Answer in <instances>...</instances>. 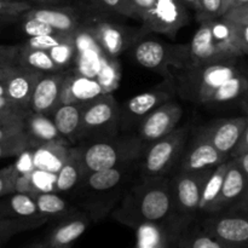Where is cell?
<instances>
[{
	"instance_id": "cell-21",
	"label": "cell",
	"mask_w": 248,
	"mask_h": 248,
	"mask_svg": "<svg viewBox=\"0 0 248 248\" xmlns=\"http://www.w3.org/2000/svg\"><path fill=\"white\" fill-rule=\"evenodd\" d=\"M106 94L96 78H89L75 72H67L61 89V103H86Z\"/></svg>"
},
{
	"instance_id": "cell-51",
	"label": "cell",
	"mask_w": 248,
	"mask_h": 248,
	"mask_svg": "<svg viewBox=\"0 0 248 248\" xmlns=\"http://www.w3.org/2000/svg\"><path fill=\"white\" fill-rule=\"evenodd\" d=\"M31 110H26V109L21 108L10 101L7 97H0V113H17V114H28Z\"/></svg>"
},
{
	"instance_id": "cell-39",
	"label": "cell",
	"mask_w": 248,
	"mask_h": 248,
	"mask_svg": "<svg viewBox=\"0 0 248 248\" xmlns=\"http://www.w3.org/2000/svg\"><path fill=\"white\" fill-rule=\"evenodd\" d=\"M70 35H73V34L53 33V34H47V35L29 36L28 40L24 41V43L22 44V46H26V47H29V48H36V50L48 51L51 47L58 45V44L62 43L63 40L69 38Z\"/></svg>"
},
{
	"instance_id": "cell-48",
	"label": "cell",
	"mask_w": 248,
	"mask_h": 248,
	"mask_svg": "<svg viewBox=\"0 0 248 248\" xmlns=\"http://www.w3.org/2000/svg\"><path fill=\"white\" fill-rule=\"evenodd\" d=\"M24 130V119L23 120H15L10 123L0 124V140L9 136L15 135L17 132H21Z\"/></svg>"
},
{
	"instance_id": "cell-60",
	"label": "cell",
	"mask_w": 248,
	"mask_h": 248,
	"mask_svg": "<svg viewBox=\"0 0 248 248\" xmlns=\"http://www.w3.org/2000/svg\"><path fill=\"white\" fill-rule=\"evenodd\" d=\"M247 2H248V0H232V6H230V9H232V7L241 6V5L247 4Z\"/></svg>"
},
{
	"instance_id": "cell-34",
	"label": "cell",
	"mask_w": 248,
	"mask_h": 248,
	"mask_svg": "<svg viewBox=\"0 0 248 248\" xmlns=\"http://www.w3.org/2000/svg\"><path fill=\"white\" fill-rule=\"evenodd\" d=\"M51 60L53 61L58 69L62 72H67L72 65H74L75 60V44L74 34L63 40L58 45L53 46L47 51Z\"/></svg>"
},
{
	"instance_id": "cell-62",
	"label": "cell",
	"mask_w": 248,
	"mask_h": 248,
	"mask_svg": "<svg viewBox=\"0 0 248 248\" xmlns=\"http://www.w3.org/2000/svg\"><path fill=\"white\" fill-rule=\"evenodd\" d=\"M0 97H6V93H5L4 82H0Z\"/></svg>"
},
{
	"instance_id": "cell-16",
	"label": "cell",
	"mask_w": 248,
	"mask_h": 248,
	"mask_svg": "<svg viewBox=\"0 0 248 248\" xmlns=\"http://www.w3.org/2000/svg\"><path fill=\"white\" fill-rule=\"evenodd\" d=\"M183 153L186 154L182 159L179 172H188V173L208 171L229 160V157L218 152L210 142L199 135L195 136L188 148H184Z\"/></svg>"
},
{
	"instance_id": "cell-40",
	"label": "cell",
	"mask_w": 248,
	"mask_h": 248,
	"mask_svg": "<svg viewBox=\"0 0 248 248\" xmlns=\"http://www.w3.org/2000/svg\"><path fill=\"white\" fill-rule=\"evenodd\" d=\"M17 56L18 46H0V82L5 81L12 70L18 65Z\"/></svg>"
},
{
	"instance_id": "cell-56",
	"label": "cell",
	"mask_w": 248,
	"mask_h": 248,
	"mask_svg": "<svg viewBox=\"0 0 248 248\" xmlns=\"http://www.w3.org/2000/svg\"><path fill=\"white\" fill-rule=\"evenodd\" d=\"M21 1L29 2L31 5L36 4L38 6H52V5L62 4L64 0H21ZM34 6V5H33Z\"/></svg>"
},
{
	"instance_id": "cell-19",
	"label": "cell",
	"mask_w": 248,
	"mask_h": 248,
	"mask_svg": "<svg viewBox=\"0 0 248 248\" xmlns=\"http://www.w3.org/2000/svg\"><path fill=\"white\" fill-rule=\"evenodd\" d=\"M43 73L17 65L4 82L6 97L26 110H31V99L34 87Z\"/></svg>"
},
{
	"instance_id": "cell-37",
	"label": "cell",
	"mask_w": 248,
	"mask_h": 248,
	"mask_svg": "<svg viewBox=\"0 0 248 248\" xmlns=\"http://www.w3.org/2000/svg\"><path fill=\"white\" fill-rule=\"evenodd\" d=\"M104 89L106 93H111L114 89L118 85L119 79H120V72H119V64L116 63L115 58L107 57L101 72L96 78Z\"/></svg>"
},
{
	"instance_id": "cell-27",
	"label": "cell",
	"mask_w": 248,
	"mask_h": 248,
	"mask_svg": "<svg viewBox=\"0 0 248 248\" xmlns=\"http://www.w3.org/2000/svg\"><path fill=\"white\" fill-rule=\"evenodd\" d=\"M84 167L80 159L79 149L72 148L70 155L67 161L63 164L60 171L57 172L56 178V193H68L82 181L84 177Z\"/></svg>"
},
{
	"instance_id": "cell-41",
	"label": "cell",
	"mask_w": 248,
	"mask_h": 248,
	"mask_svg": "<svg viewBox=\"0 0 248 248\" xmlns=\"http://www.w3.org/2000/svg\"><path fill=\"white\" fill-rule=\"evenodd\" d=\"M31 7L33 5L21 0H0V17L17 18Z\"/></svg>"
},
{
	"instance_id": "cell-13",
	"label": "cell",
	"mask_w": 248,
	"mask_h": 248,
	"mask_svg": "<svg viewBox=\"0 0 248 248\" xmlns=\"http://www.w3.org/2000/svg\"><path fill=\"white\" fill-rule=\"evenodd\" d=\"M74 70L78 74L97 78L108 56L103 52L96 38L85 24L74 33Z\"/></svg>"
},
{
	"instance_id": "cell-8",
	"label": "cell",
	"mask_w": 248,
	"mask_h": 248,
	"mask_svg": "<svg viewBox=\"0 0 248 248\" xmlns=\"http://www.w3.org/2000/svg\"><path fill=\"white\" fill-rule=\"evenodd\" d=\"M133 57L140 67L166 73L169 67L186 68V45L172 47L154 39H143L136 43Z\"/></svg>"
},
{
	"instance_id": "cell-30",
	"label": "cell",
	"mask_w": 248,
	"mask_h": 248,
	"mask_svg": "<svg viewBox=\"0 0 248 248\" xmlns=\"http://www.w3.org/2000/svg\"><path fill=\"white\" fill-rule=\"evenodd\" d=\"M17 63L22 67L31 68L41 73H56L62 72L51 60L50 55L45 50L29 48L26 46H18V56Z\"/></svg>"
},
{
	"instance_id": "cell-57",
	"label": "cell",
	"mask_w": 248,
	"mask_h": 248,
	"mask_svg": "<svg viewBox=\"0 0 248 248\" xmlns=\"http://www.w3.org/2000/svg\"><path fill=\"white\" fill-rule=\"evenodd\" d=\"M199 1H200V0H182V2H183L188 9L194 10L195 12L199 11Z\"/></svg>"
},
{
	"instance_id": "cell-22",
	"label": "cell",
	"mask_w": 248,
	"mask_h": 248,
	"mask_svg": "<svg viewBox=\"0 0 248 248\" xmlns=\"http://www.w3.org/2000/svg\"><path fill=\"white\" fill-rule=\"evenodd\" d=\"M90 222L91 219L85 213H72L62 218V220L53 228L45 244L48 248H70L86 232Z\"/></svg>"
},
{
	"instance_id": "cell-6",
	"label": "cell",
	"mask_w": 248,
	"mask_h": 248,
	"mask_svg": "<svg viewBox=\"0 0 248 248\" xmlns=\"http://www.w3.org/2000/svg\"><path fill=\"white\" fill-rule=\"evenodd\" d=\"M188 138V127L174 128L172 132L145 147L142 155L144 177H164L182 157Z\"/></svg>"
},
{
	"instance_id": "cell-15",
	"label": "cell",
	"mask_w": 248,
	"mask_h": 248,
	"mask_svg": "<svg viewBox=\"0 0 248 248\" xmlns=\"http://www.w3.org/2000/svg\"><path fill=\"white\" fill-rule=\"evenodd\" d=\"M170 97L171 94L166 90L155 89L128 99L123 108H120V128L130 130L135 126H138L148 114L152 113L165 102L170 101Z\"/></svg>"
},
{
	"instance_id": "cell-54",
	"label": "cell",
	"mask_w": 248,
	"mask_h": 248,
	"mask_svg": "<svg viewBox=\"0 0 248 248\" xmlns=\"http://www.w3.org/2000/svg\"><path fill=\"white\" fill-rule=\"evenodd\" d=\"M232 159L235 160V162L237 164V166L242 170V172L246 174L247 178H248V152L244 153V154L239 155V156H236V157H232Z\"/></svg>"
},
{
	"instance_id": "cell-42",
	"label": "cell",
	"mask_w": 248,
	"mask_h": 248,
	"mask_svg": "<svg viewBox=\"0 0 248 248\" xmlns=\"http://www.w3.org/2000/svg\"><path fill=\"white\" fill-rule=\"evenodd\" d=\"M22 17V31L24 34L28 36H40V35H47V34L60 33V31H55L51 26L44 23V22L39 21L36 18H31V17Z\"/></svg>"
},
{
	"instance_id": "cell-26",
	"label": "cell",
	"mask_w": 248,
	"mask_h": 248,
	"mask_svg": "<svg viewBox=\"0 0 248 248\" xmlns=\"http://www.w3.org/2000/svg\"><path fill=\"white\" fill-rule=\"evenodd\" d=\"M72 148L60 142H50L41 144L33 149L34 169L57 173L61 167L67 161Z\"/></svg>"
},
{
	"instance_id": "cell-25",
	"label": "cell",
	"mask_w": 248,
	"mask_h": 248,
	"mask_svg": "<svg viewBox=\"0 0 248 248\" xmlns=\"http://www.w3.org/2000/svg\"><path fill=\"white\" fill-rule=\"evenodd\" d=\"M82 104L84 103H61L50 115L60 135L69 144L78 142Z\"/></svg>"
},
{
	"instance_id": "cell-43",
	"label": "cell",
	"mask_w": 248,
	"mask_h": 248,
	"mask_svg": "<svg viewBox=\"0 0 248 248\" xmlns=\"http://www.w3.org/2000/svg\"><path fill=\"white\" fill-rule=\"evenodd\" d=\"M196 17L200 22L222 17V0H200Z\"/></svg>"
},
{
	"instance_id": "cell-63",
	"label": "cell",
	"mask_w": 248,
	"mask_h": 248,
	"mask_svg": "<svg viewBox=\"0 0 248 248\" xmlns=\"http://www.w3.org/2000/svg\"><path fill=\"white\" fill-rule=\"evenodd\" d=\"M246 73H247V75H248V64H247V68H246Z\"/></svg>"
},
{
	"instance_id": "cell-49",
	"label": "cell",
	"mask_w": 248,
	"mask_h": 248,
	"mask_svg": "<svg viewBox=\"0 0 248 248\" xmlns=\"http://www.w3.org/2000/svg\"><path fill=\"white\" fill-rule=\"evenodd\" d=\"M235 27H236V36L240 50L242 55L248 56V23H235Z\"/></svg>"
},
{
	"instance_id": "cell-18",
	"label": "cell",
	"mask_w": 248,
	"mask_h": 248,
	"mask_svg": "<svg viewBox=\"0 0 248 248\" xmlns=\"http://www.w3.org/2000/svg\"><path fill=\"white\" fill-rule=\"evenodd\" d=\"M248 186V178L246 174L242 172V170L237 166L234 159H230L228 161V169L225 172L224 181H223L220 193L218 195L217 200L211 207V215H218L229 210L234 203L240 200Z\"/></svg>"
},
{
	"instance_id": "cell-5",
	"label": "cell",
	"mask_w": 248,
	"mask_h": 248,
	"mask_svg": "<svg viewBox=\"0 0 248 248\" xmlns=\"http://www.w3.org/2000/svg\"><path fill=\"white\" fill-rule=\"evenodd\" d=\"M120 106L111 93L84 103L78 142L113 137L120 130Z\"/></svg>"
},
{
	"instance_id": "cell-31",
	"label": "cell",
	"mask_w": 248,
	"mask_h": 248,
	"mask_svg": "<svg viewBox=\"0 0 248 248\" xmlns=\"http://www.w3.org/2000/svg\"><path fill=\"white\" fill-rule=\"evenodd\" d=\"M125 172L126 167H114L97 172H89L84 174L81 182H84L85 186L93 191H107L121 183Z\"/></svg>"
},
{
	"instance_id": "cell-38",
	"label": "cell",
	"mask_w": 248,
	"mask_h": 248,
	"mask_svg": "<svg viewBox=\"0 0 248 248\" xmlns=\"http://www.w3.org/2000/svg\"><path fill=\"white\" fill-rule=\"evenodd\" d=\"M34 228L36 227L31 223L0 216V248L4 246V244H6L14 235L21 232H26V230L34 229Z\"/></svg>"
},
{
	"instance_id": "cell-32",
	"label": "cell",
	"mask_w": 248,
	"mask_h": 248,
	"mask_svg": "<svg viewBox=\"0 0 248 248\" xmlns=\"http://www.w3.org/2000/svg\"><path fill=\"white\" fill-rule=\"evenodd\" d=\"M38 207L39 213L46 219H57V218H64L72 215L67 201L58 195V193H40L34 196Z\"/></svg>"
},
{
	"instance_id": "cell-10",
	"label": "cell",
	"mask_w": 248,
	"mask_h": 248,
	"mask_svg": "<svg viewBox=\"0 0 248 248\" xmlns=\"http://www.w3.org/2000/svg\"><path fill=\"white\" fill-rule=\"evenodd\" d=\"M202 230L234 248H248V213L211 215L202 222Z\"/></svg>"
},
{
	"instance_id": "cell-44",
	"label": "cell",
	"mask_w": 248,
	"mask_h": 248,
	"mask_svg": "<svg viewBox=\"0 0 248 248\" xmlns=\"http://www.w3.org/2000/svg\"><path fill=\"white\" fill-rule=\"evenodd\" d=\"M16 176L17 172L14 164L0 170V198L15 193Z\"/></svg>"
},
{
	"instance_id": "cell-45",
	"label": "cell",
	"mask_w": 248,
	"mask_h": 248,
	"mask_svg": "<svg viewBox=\"0 0 248 248\" xmlns=\"http://www.w3.org/2000/svg\"><path fill=\"white\" fill-rule=\"evenodd\" d=\"M131 11V18L143 22L148 16L155 0H127Z\"/></svg>"
},
{
	"instance_id": "cell-36",
	"label": "cell",
	"mask_w": 248,
	"mask_h": 248,
	"mask_svg": "<svg viewBox=\"0 0 248 248\" xmlns=\"http://www.w3.org/2000/svg\"><path fill=\"white\" fill-rule=\"evenodd\" d=\"M56 178L57 173L34 169L31 173V196L40 193H56Z\"/></svg>"
},
{
	"instance_id": "cell-28",
	"label": "cell",
	"mask_w": 248,
	"mask_h": 248,
	"mask_svg": "<svg viewBox=\"0 0 248 248\" xmlns=\"http://www.w3.org/2000/svg\"><path fill=\"white\" fill-rule=\"evenodd\" d=\"M248 89V75L246 69L239 74L234 75L223 82L208 99L207 104H218V103H229V102L240 99Z\"/></svg>"
},
{
	"instance_id": "cell-3",
	"label": "cell",
	"mask_w": 248,
	"mask_h": 248,
	"mask_svg": "<svg viewBox=\"0 0 248 248\" xmlns=\"http://www.w3.org/2000/svg\"><path fill=\"white\" fill-rule=\"evenodd\" d=\"M147 145L138 136L132 137H108L87 140L80 145V159L85 173L114 167H126L140 159Z\"/></svg>"
},
{
	"instance_id": "cell-59",
	"label": "cell",
	"mask_w": 248,
	"mask_h": 248,
	"mask_svg": "<svg viewBox=\"0 0 248 248\" xmlns=\"http://www.w3.org/2000/svg\"><path fill=\"white\" fill-rule=\"evenodd\" d=\"M232 4V0H222V16L230 9Z\"/></svg>"
},
{
	"instance_id": "cell-50",
	"label": "cell",
	"mask_w": 248,
	"mask_h": 248,
	"mask_svg": "<svg viewBox=\"0 0 248 248\" xmlns=\"http://www.w3.org/2000/svg\"><path fill=\"white\" fill-rule=\"evenodd\" d=\"M247 120H246V125H245L244 131L241 133V137H240L239 142H237L236 147L234 148V150L230 154V157H236L239 155L244 154V153L248 152V116L246 115Z\"/></svg>"
},
{
	"instance_id": "cell-9",
	"label": "cell",
	"mask_w": 248,
	"mask_h": 248,
	"mask_svg": "<svg viewBox=\"0 0 248 248\" xmlns=\"http://www.w3.org/2000/svg\"><path fill=\"white\" fill-rule=\"evenodd\" d=\"M188 22V7L182 0H155L142 22V33H159L174 38Z\"/></svg>"
},
{
	"instance_id": "cell-1",
	"label": "cell",
	"mask_w": 248,
	"mask_h": 248,
	"mask_svg": "<svg viewBox=\"0 0 248 248\" xmlns=\"http://www.w3.org/2000/svg\"><path fill=\"white\" fill-rule=\"evenodd\" d=\"M127 196L115 218L124 224L138 228L144 224L160 225L174 220L172 184L165 177H145ZM177 225V224H176Z\"/></svg>"
},
{
	"instance_id": "cell-11",
	"label": "cell",
	"mask_w": 248,
	"mask_h": 248,
	"mask_svg": "<svg viewBox=\"0 0 248 248\" xmlns=\"http://www.w3.org/2000/svg\"><path fill=\"white\" fill-rule=\"evenodd\" d=\"M183 109L177 102H165L148 114L137 126L138 137L145 145L169 135L178 125Z\"/></svg>"
},
{
	"instance_id": "cell-12",
	"label": "cell",
	"mask_w": 248,
	"mask_h": 248,
	"mask_svg": "<svg viewBox=\"0 0 248 248\" xmlns=\"http://www.w3.org/2000/svg\"><path fill=\"white\" fill-rule=\"evenodd\" d=\"M85 26L93 34L103 52L110 58H116L123 51L140 40V34L113 22L93 18L86 22Z\"/></svg>"
},
{
	"instance_id": "cell-52",
	"label": "cell",
	"mask_w": 248,
	"mask_h": 248,
	"mask_svg": "<svg viewBox=\"0 0 248 248\" xmlns=\"http://www.w3.org/2000/svg\"><path fill=\"white\" fill-rule=\"evenodd\" d=\"M225 212L229 213H248V186L246 191L244 193V195L240 198V200L232 206L229 210H227Z\"/></svg>"
},
{
	"instance_id": "cell-20",
	"label": "cell",
	"mask_w": 248,
	"mask_h": 248,
	"mask_svg": "<svg viewBox=\"0 0 248 248\" xmlns=\"http://www.w3.org/2000/svg\"><path fill=\"white\" fill-rule=\"evenodd\" d=\"M22 16L39 19L60 33L74 34L82 26L79 15L73 7L61 6V5L33 6Z\"/></svg>"
},
{
	"instance_id": "cell-53",
	"label": "cell",
	"mask_w": 248,
	"mask_h": 248,
	"mask_svg": "<svg viewBox=\"0 0 248 248\" xmlns=\"http://www.w3.org/2000/svg\"><path fill=\"white\" fill-rule=\"evenodd\" d=\"M136 248H171V242L167 237H161V239L155 240V241L149 242V244L140 245Z\"/></svg>"
},
{
	"instance_id": "cell-4",
	"label": "cell",
	"mask_w": 248,
	"mask_h": 248,
	"mask_svg": "<svg viewBox=\"0 0 248 248\" xmlns=\"http://www.w3.org/2000/svg\"><path fill=\"white\" fill-rule=\"evenodd\" d=\"M237 60L186 67L177 78L181 96L199 104H207L211 94L227 80L244 72Z\"/></svg>"
},
{
	"instance_id": "cell-23",
	"label": "cell",
	"mask_w": 248,
	"mask_h": 248,
	"mask_svg": "<svg viewBox=\"0 0 248 248\" xmlns=\"http://www.w3.org/2000/svg\"><path fill=\"white\" fill-rule=\"evenodd\" d=\"M0 216L31 223L36 228L47 222V219L39 213L35 199L24 193H12L11 196L2 201L0 203Z\"/></svg>"
},
{
	"instance_id": "cell-47",
	"label": "cell",
	"mask_w": 248,
	"mask_h": 248,
	"mask_svg": "<svg viewBox=\"0 0 248 248\" xmlns=\"http://www.w3.org/2000/svg\"><path fill=\"white\" fill-rule=\"evenodd\" d=\"M223 17L235 22V23H248V2L241 6L228 10Z\"/></svg>"
},
{
	"instance_id": "cell-14",
	"label": "cell",
	"mask_w": 248,
	"mask_h": 248,
	"mask_svg": "<svg viewBox=\"0 0 248 248\" xmlns=\"http://www.w3.org/2000/svg\"><path fill=\"white\" fill-rule=\"evenodd\" d=\"M246 115L232 119H219L202 126L196 135L205 138L218 152L230 157L246 125Z\"/></svg>"
},
{
	"instance_id": "cell-58",
	"label": "cell",
	"mask_w": 248,
	"mask_h": 248,
	"mask_svg": "<svg viewBox=\"0 0 248 248\" xmlns=\"http://www.w3.org/2000/svg\"><path fill=\"white\" fill-rule=\"evenodd\" d=\"M240 104H241L242 109H244L245 114L248 116V89L246 90V92L244 93V96L240 98Z\"/></svg>"
},
{
	"instance_id": "cell-35",
	"label": "cell",
	"mask_w": 248,
	"mask_h": 248,
	"mask_svg": "<svg viewBox=\"0 0 248 248\" xmlns=\"http://www.w3.org/2000/svg\"><path fill=\"white\" fill-rule=\"evenodd\" d=\"M29 138L26 131H21L0 140V159L18 156L24 150L29 149Z\"/></svg>"
},
{
	"instance_id": "cell-55",
	"label": "cell",
	"mask_w": 248,
	"mask_h": 248,
	"mask_svg": "<svg viewBox=\"0 0 248 248\" xmlns=\"http://www.w3.org/2000/svg\"><path fill=\"white\" fill-rule=\"evenodd\" d=\"M27 114H17V113H0V124L10 123L15 120H23Z\"/></svg>"
},
{
	"instance_id": "cell-17",
	"label": "cell",
	"mask_w": 248,
	"mask_h": 248,
	"mask_svg": "<svg viewBox=\"0 0 248 248\" xmlns=\"http://www.w3.org/2000/svg\"><path fill=\"white\" fill-rule=\"evenodd\" d=\"M67 72L43 73L31 94V111L51 115L53 109L60 104L61 89Z\"/></svg>"
},
{
	"instance_id": "cell-29",
	"label": "cell",
	"mask_w": 248,
	"mask_h": 248,
	"mask_svg": "<svg viewBox=\"0 0 248 248\" xmlns=\"http://www.w3.org/2000/svg\"><path fill=\"white\" fill-rule=\"evenodd\" d=\"M228 161L229 160H227V161L222 162L217 167H215L212 170V172L210 173V176L207 177V179H206L205 184H203L202 195H201L199 213H205V215L210 213L211 207L216 202V200H217L218 195L220 193V188H222L225 172H227L228 169Z\"/></svg>"
},
{
	"instance_id": "cell-24",
	"label": "cell",
	"mask_w": 248,
	"mask_h": 248,
	"mask_svg": "<svg viewBox=\"0 0 248 248\" xmlns=\"http://www.w3.org/2000/svg\"><path fill=\"white\" fill-rule=\"evenodd\" d=\"M24 131L29 138L31 149L50 142H60L69 144L58 132L50 115L29 111L24 118Z\"/></svg>"
},
{
	"instance_id": "cell-33",
	"label": "cell",
	"mask_w": 248,
	"mask_h": 248,
	"mask_svg": "<svg viewBox=\"0 0 248 248\" xmlns=\"http://www.w3.org/2000/svg\"><path fill=\"white\" fill-rule=\"evenodd\" d=\"M177 245L179 248H234L202 229L184 234L181 232L177 237Z\"/></svg>"
},
{
	"instance_id": "cell-7",
	"label": "cell",
	"mask_w": 248,
	"mask_h": 248,
	"mask_svg": "<svg viewBox=\"0 0 248 248\" xmlns=\"http://www.w3.org/2000/svg\"><path fill=\"white\" fill-rule=\"evenodd\" d=\"M212 170L199 173L178 172L171 182L174 202V220L181 230L183 229L184 222H189L199 213L203 184Z\"/></svg>"
},
{
	"instance_id": "cell-61",
	"label": "cell",
	"mask_w": 248,
	"mask_h": 248,
	"mask_svg": "<svg viewBox=\"0 0 248 248\" xmlns=\"http://www.w3.org/2000/svg\"><path fill=\"white\" fill-rule=\"evenodd\" d=\"M28 248H48V247H47V245L45 244V242H43V244L31 245V246H29Z\"/></svg>"
},
{
	"instance_id": "cell-46",
	"label": "cell",
	"mask_w": 248,
	"mask_h": 248,
	"mask_svg": "<svg viewBox=\"0 0 248 248\" xmlns=\"http://www.w3.org/2000/svg\"><path fill=\"white\" fill-rule=\"evenodd\" d=\"M92 1L96 2L102 9L108 10V11L115 12V14L123 15V16L130 17L131 18V11L127 0H92Z\"/></svg>"
},
{
	"instance_id": "cell-2",
	"label": "cell",
	"mask_w": 248,
	"mask_h": 248,
	"mask_svg": "<svg viewBox=\"0 0 248 248\" xmlns=\"http://www.w3.org/2000/svg\"><path fill=\"white\" fill-rule=\"evenodd\" d=\"M186 48V67L244 57L237 41L235 23L223 16L201 21Z\"/></svg>"
}]
</instances>
